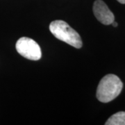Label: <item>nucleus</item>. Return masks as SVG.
Listing matches in <instances>:
<instances>
[{
	"mask_svg": "<svg viewBox=\"0 0 125 125\" xmlns=\"http://www.w3.org/2000/svg\"><path fill=\"white\" fill-rule=\"evenodd\" d=\"M123 83L118 76L115 74H107L104 76L97 89V98L99 102L107 103L113 101L120 94Z\"/></svg>",
	"mask_w": 125,
	"mask_h": 125,
	"instance_id": "f257e3e1",
	"label": "nucleus"
},
{
	"mask_svg": "<svg viewBox=\"0 0 125 125\" xmlns=\"http://www.w3.org/2000/svg\"><path fill=\"white\" fill-rule=\"evenodd\" d=\"M49 30L58 40L77 49L82 47L83 43L79 34L67 22L62 20L53 21L49 25Z\"/></svg>",
	"mask_w": 125,
	"mask_h": 125,
	"instance_id": "f03ea898",
	"label": "nucleus"
},
{
	"mask_svg": "<svg viewBox=\"0 0 125 125\" xmlns=\"http://www.w3.org/2000/svg\"><path fill=\"white\" fill-rule=\"evenodd\" d=\"M15 48L19 54L29 60L38 61L42 56L40 46L29 38H20L16 42Z\"/></svg>",
	"mask_w": 125,
	"mask_h": 125,
	"instance_id": "7ed1b4c3",
	"label": "nucleus"
},
{
	"mask_svg": "<svg viewBox=\"0 0 125 125\" xmlns=\"http://www.w3.org/2000/svg\"><path fill=\"white\" fill-rule=\"evenodd\" d=\"M93 13L99 22L105 25L111 24L115 16L102 0H96L93 4Z\"/></svg>",
	"mask_w": 125,
	"mask_h": 125,
	"instance_id": "20e7f679",
	"label": "nucleus"
},
{
	"mask_svg": "<svg viewBox=\"0 0 125 125\" xmlns=\"http://www.w3.org/2000/svg\"><path fill=\"white\" fill-rule=\"evenodd\" d=\"M106 125H125V112L120 111L111 116L106 122Z\"/></svg>",
	"mask_w": 125,
	"mask_h": 125,
	"instance_id": "39448f33",
	"label": "nucleus"
},
{
	"mask_svg": "<svg viewBox=\"0 0 125 125\" xmlns=\"http://www.w3.org/2000/svg\"><path fill=\"white\" fill-rule=\"evenodd\" d=\"M111 24L114 27H117V23L116 22H115V21H114V22H113Z\"/></svg>",
	"mask_w": 125,
	"mask_h": 125,
	"instance_id": "423d86ee",
	"label": "nucleus"
},
{
	"mask_svg": "<svg viewBox=\"0 0 125 125\" xmlns=\"http://www.w3.org/2000/svg\"><path fill=\"white\" fill-rule=\"evenodd\" d=\"M117 1H119L121 4H125V0H117Z\"/></svg>",
	"mask_w": 125,
	"mask_h": 125,
	"instance_id": "0eeeda50",
	"label": "nucleus"
}]
</instances>
